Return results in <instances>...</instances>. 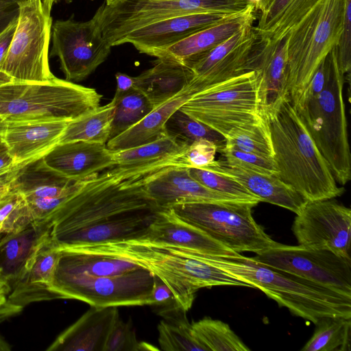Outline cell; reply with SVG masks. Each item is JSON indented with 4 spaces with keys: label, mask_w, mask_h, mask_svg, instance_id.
Listing matches in <instances>:
<instances>
[{
    "label": "cell",
    "mask_w": 351,
    "mask_h": 351,
    "mask_svg": "<svg viewBox=\"0 0 351 351\" xmlns=\"http://www.w3.org/2000/svg\"><path fill=\"white\" fill-rule=\"evenodd\" d=\"M180 163L114 166L84 181L47 219L52 241L61 248L142 239L162 210L147 194L146 180Z\"/></svg>",
    "instance_id": "cell-1"
},
{
    "label": "cell",
    "mask_w": 351,
    "mask_h": 351,
    "mask_svg": "<svg viewBox=\"0 0 351 351\" xmlns=\"http://www.w3.org/2000/svg\"><path fill=\"white\" fill-rule=\"evenodd\" d=\"M34 221L25 197L12 189L0 200V234L17 232Z\"/></svg>",
    "instance_id": "cell-41"
},
{
    "label": "cell",
    "mask_w": 351,
    "mask_h": 351,
    "mask_svg": "<svg viewBox=\"0 0 351 351\" xmlns=\"http://www.w3.org/2000/svg\"><path fill=\"white\" fill-rule=\"evenodd\" d=\"M193 94L186 88L166 102L154 108L136 124L108 140V149L115 152L146 144L167 134L166 123Z\"/></svg>",
    "instance_id": "cell-29"
},
{
    "label": "cell",
    "mask_w": 351,
    "mask_h": 351,
    "mask_svg": "<svg viewBox=\"0 0 351 351\" xmlns=\"http://www.w3.org/2000/svg\"><path fill=\"white\" fill-rule=\"evenodd\" d=\"M17 12L18 6L15 0H0V30L9 23Z\"/></svg>",
    "instance_id": "cell-52"
},
{
    "label": "cell",
    "mask_w": 351,
    "mask_h": 351,
    "mask_svg": "<svg viewBox=\"0 0 351 351\" xmlns=\"http://www.w3.org/2000/svg\"><path fill=\"white\" fill-rule=\"evenodd\" d=\"M140 344L130 320L125 322L119 317L108 336L104 351H139Z\"/></svg>",
    "instance_id": "cell-44"
},
{
    "label": "cell",
    "mask_w": 351,
    "mask_h": 351,
    "mask_svg": "<svg viewBox=\"0 0 351 351\" xmlns=\"http://www.w3.org/2000/svg\"><path fill=\"white\" fill-rule=\"evenodd\" d=\"M252 258L351 297V259L328 250L280 243Z\"/></svg>",
    "instance_id": "cell-14"
},
{
    "label": "cell",
    "mask_w": 351,
    "mask_h": 351,
    "mask_svg": "<svg viewBox=\"0 0 351 351\" xmlns=\"http://www.w3.org/2000/svg\"><path fill=\"white\" fill-rule=\"evenodd\" d=\"M154 276L151 306L158 308V314L164 318L174 316L184 311L178 303L173 292L158 276Z\"/></svg>",
    "instance_id": "cell-45"
},
{
    "label": "cell",
    "mask_w": 351,
    "mask_h": 351,
    "mask_svg": "<svg viewBox=\"0 0 351 351\" xmlns=\"http://www.w3.org/2000/svg\"><path fill=\"white\" fill-rule=\"evenodd\" d=\"M119 317L117 306H92L62 332L49 351H104L108 336Z\"/></svg>",
    "instance_id": "cell-24"
},
{
    "label": "cell",
    "mask_w": 351,
    "mask_h": 351,
    "mask_svg": "<svg viewBox=\"0 0 351 351\" xmlns=\"http://www.w3.org/2000/svg\"><path fill=\"white\" fill-rule=\"evenodd\" d=\"M49 230L48 222L32 221L21 230L5 234L0 239V274L10 285L18 278L36 245Z\"/></svg>",
    "instance_id": "cell-31"
},
{
    "label": "cell",
    "mask_w": 351,
    "mask_h": 351,
    "mask_svg": "<svg viewBox=\"0 0 351 351\" xmlns=\"http://www.w3.org/2000/svg\"><path fill=\"white\" fill-rule=\"evenodd\" d=\"M59 248L52 241L49 230L38 241L18 278L10 286L8 300L23 308L27 304L50 300L51 284Z\"/></svg>",
    "instance_id": "cell-20"
},
{
    "label": "cell",
    "mask_w": 351,
    "mask_h": 351,
    "mask_svg": "<svg viewBox=\"0 0 351 351\" xmlns=\"http://www.w3.org/2000/svg\"><path fill=\"white\" fill-rule=\"evenodd\" d=\"M145 189L162 209L182 203L245 202L204 186L190 176L188 167L180 165L165 167L152 173L146 180Z\"/></svg>",
    "instance_id": "cell-18"
},
{
    "label": "cell",
    "mask_w": 351,
    "mask_h": 351,
    "mask_svg": "<svg viewBox=\"0 0 351 351\" xmlns=\"http://www.w3.org/2000/svg\"><path fill=\"white\" fill-rule=\"evenodd\" d=\"M17 21V14L14 16L9 23L0 30V63L9 47L12 40Z\"/></svg>",
    "instance_id": "cell-51"
},
{
    "label": "cell",
    "mask_w": 351,
    "mask_h": 351,
    "mask_svg": "<svg viewBox=\"0 0 351 351\" xmlns=\"http://www.w3.org/2000/svg\"><path fill=\"white\" fill-rule=\"evenodd\" d=\"M192 79L191 70L171 60L157 58L153 66L134 77V88L155 108L185 89Z\"/></svg>",
    "instance_id": "cell-28"
},
{
    "label": "cell",
    "mask_w": 351,
    "mask_h": 351,
    "mask_svg": "<svg viewBox=\"0 0 351 351\" xmlns=\"http://www.w3.org/2000/svg\"><path fill=\"white\" fill-rule=\"evenodd\" d=\"M217 146L212 142L201 140L191 143L182 155L186 167L205 166L215 160Z\"/></svg>",
    "instance_id": "cell-47"
},
{
    "label": "cell",
    "mask_w": 351,
    "mask_h": 351,
    "mask_svg": "<svg viewBox=\"0 0 351 351\" xmlns=\"http://www.w3.org/2000/svg\"><path fill=\"white\" fill-rule=\"evenodd\" d=\"M10 289H6V288H0V295L5 294L8 295L10 293Z\"/></svg>",
    "instance_id": "cell-60"
},
{
    "label": "cell",
    "mask_w": 351,
    "mask_h": 351,
    "mask_svg": "<svg viewBox=\"0 0 351 351\" xmlns=\"http://www.w3.org/2000/svg\"><path fill=\"white\" fill-rule=\"evenodd\" d=\"M2 120H3V119H2L1 118H0V123L1 122V121H2Z\"/></svg>",
    "instance_id": "cell-63"
},
{
    "label": "cell",
    "mask_w": 351,
    "mask_h": 351,
    "mask_svg": "<svg viewBox=\"0 0 351 351\" xmlns=\"http://www.w3.org/2000/svg\"><path fill=\"white\" fill-rule=\"evenodd\" d=\"M20 306L11 303L8 300V295H0V322L22 311Z\"/></svg>",
    "instance_id": "cell-53"
},
{
    "label": "cell",
    "mask_w": 351,
    "mask_h": 351,
    "mask_svg": "<svg viewBox=\"0 0 351 351\" xmlns=\"http://www.w3.org/2000/svg\"><path fill=\"white\" fill-rule=\"evenodd\" d=\"M351 318L326 316L315 324L314 332L302 351H350Z\"/></svg>",
    "instance_id": "cell-34"
},
{
    "label": "cell",
    "mask_w": 351,
    "mask_h": 351,
    "mask_svg": "<svg viewBox=\"0 0 351 351\" xmlns=\"http://www.w3.org/2000/svg\"><path fill=\"white\" fill-rule=\"evenodd\" d=\"M202 256L210 265L260 289L280 306L306 321L315 324L326 316L351 318V297L240 253Z\"/></svg>",
    "instance_id": "cell-3"
},
{
    "label": "cell",
    "mask_w": 351,
    "mask_h": 351,
    "mask_svg": "<svg viewBox=\"0 0 351 351\" xmlns=\"http://www.w3.org/2000/svg\"><path fill=\"white\" fill-rule=\"evenodd\" d=\"M190 176L204 186L216 192L257 205L261 199L235 180L204 167L188 168Z\"/></svg>",
    "instance_id": "cell-40"
},
{
    "label": "cell",
    "mask_w": 351,
    "mask_h": 351,
    "mask_svg": "<svg viewBox=\"0 0 351 351\" xmlns=\"http://www.w3.org/2000/svg\"><path fill=\"white\" fill-rule=\"evenodd\" d=\"M29 162L30 161L14 165L0 170V200L12 190V182L19 171Z\"/></svg>",
    "instance_id": "cell-50"
},
{
    "label": "cell",
    "mask_w": 351,
    "mask_h": 351,
    "mask_svg": "<svg viewBox=\"0 0 351 351\" xmlns=\"http://www.w3.org/2000/svg\"><path fill=\"white\" fill-rule=\"evenodd\" d=\"M287 36L274 44L258 43L247 66L258 77V97L263 111L287 95Z\"/></svg>",
    "instance_id": "cell-25"
},
{
    "label": "cell",
    "mask_w": 351,
    "mask_h": 351,
    "mask_svg": "<svg viewBox=\"0 0 351 351\" xmlns=\"http://www.w3.org/2000/svg\"><path fill=\"white\" fill-rule=\"evenodd\" d=\"M72 194L49 198L25 197L34 221L47 222L51 214Z\"/></svg>",
    "instance_id": "cell-48"
},
{
    "label": "cell",
    "mask_w": 351,
    "mask_h": 351,
    "mask_svg": "<svg viewBox=\"0 0 351 351\" xmlns=\"http://www.w3.org/2000/svg\"><path fill=\"white\" fill-rule=\"evenodd\" d=\"M79 247L101 252L147 269L160 278L173 292L178 303L188 311L201 288L216 286L250 287L220 269L210 265L202 254L184 247L142 239L108 242Z\"/></svg>",
    "instance_id": "cell-4"
},
{
    "label": "cell",
    "mask_w": 351,
    "mask_h": 351,
    "mask_svg": "<svg viewBox=\"0 0 351 351\" xmlns=\"http://www.w3.org/2000/svg\"><path fill=\"white\" fill-rule=\"evenodd\" d=\"M328 77L319 94L294 108L317 149L341 185L351 178V159L346 108L343 98L344 75L335 47L329 53Z\"/></svg>",
    "instance_id": "cell-5"
},
{
    "label": "cell",
    "mask_w": 351,
    "mask_h": 351,
    "mask_svg": "<svg viewBox=\"0 0 351 351\" xmlns=\"http://www.w3.org/2000/svg\"><path fill=\"white\" fill-rule=\"evenodd\" d=\"M117 0H105V4L106 5H110L111 4H112L113 3H114L115 1H117Z\"/></svg>",
    "instance_id": "cell-61"
},
{
    "label": "cell",
    "mask_w": 351,
    "mask_h": 351,
    "mask_svg": "<svg viewBox=\"0 0 351 351\" xmlns=\"http://www.w3.org/2000/svg\"><path fill=\"white\" fill-rule=\"evenodd\" d=\"M12 82L13 80L9 75L0 71V86Z\"/></svg>",
    "instance_id": "cell-57"
},
{
    "label": "cell",
    "mask_w": 351,
    "mask_h": 351,
    "mask_svg": "<svg viewBox=\"0 0 351 351\" xmlns=\"http://www.w3.org/2000/svg\"><path fill=\"white\" fill-rule=\"evenodd\" d=\"M141 239L211 255L231 256L237 253L199 228L182 220L170 208L159 212L147 234Z\"/></svg>",
    "instance_id": "cell-23"
},
{
    "label": "cell",
    "mask_w": 351,
    "mask_h": 351,
    "mask_svg": "<svg viewBox=\"0 0 351 351\" xmlns=\"http://www.w3.org/2000/svg\"><path fill=\"white\" fill-rule=\"evenodd\" d=\"M115 77L117 81V93H124L134 88V77L119 72L116 73Z\"/></svg>",
    "instance_id": "cell-54"
},
{
    "label": "cell",
    "mask_w": 351,
    "mask_h": 351,
    "mask_svg": "<svg viewBox=\"0 0 351 351\" xmlns=\"http://www.w3.org/2000/svg\"><path fill=\"white\" fill-rule=\"evenodd\" d=\"M100 12L99 7L87 21H77L72 14L68 19L52 23V46L49 55L58 58L66 80H84L110 53L112 47L104 38L100 27Z\"/></svg>",
    "instance_id": "cell-13"
},
{
    "label": "cell",
    "mask_w": 351,
    "mask_h": 351,
    "mask_svg": "<svg viewBox=\"0 0 351 351\" xmlns=\"http://www.w3.org/2000/svg\"><path fill=\"white\" fill-rule=\"evenodd\" d=\"M196 339L207 351H249L230 326L217 319L203 318L191 324Z\"/></svg>",
    "instance_id": "cell-35"
},
{
    "label": "cell",
    "mask_w": 351,
    "mask_h": 351,
    "mask_svg": "<svg viewBox=\"0 0 351 351\" xmlns=\"http://www.w3.org/2000/svg\"><path fill=\"white\" fill-rule=\"evenodd\" d=\"M247 202H191L168 208L182 220L199 228L237 253H263L278 244L254 219Z\"/></svg>",
    "instance_id": "cell-9"
},
{
    "label": "cell",
    "mask_w": 351,
    "mask_h": 351,
    "mask_svg": "<svg viewBox=\"0 0 351 351\" xmlns=\"http://www.w3.org/2000/svg\"><path fill=\"white\" fill-rule=\"evenodd\" d=\"M336 49L339 66L345 75L351 68V0H346L343 27Z\"/></svg>",
    "instance_id": "cell-46"
},
{
    "label": "cell",
    "mask_w": 351,
    "mask_h": 351,
    "mask_svg": "<svg viewBox=\"0 0 351 351\" xmlns=\"http://www.w3.org/2000/svg\"><path fill=\"white\" fill-rule=\"evenodd\" d=\"M291 230L298 245L350 259L351 210L332 199L306 202Z\"/></svg>",
    "instance_id": "cell-15"
},
{
    "label": "cell",
    "mask_w": 351,
    "mask_h": 351,
    "mask_svg": "<svg viewBox=\"0 0 351 351\" xmlns=\"http://www.w3.org/2000/svg\"><path fill=\"white\" fill-rule=\"evenodd\" d=\"M154 276L140 268L120 275L53 278L50 300L75 299L91 306L150 305Z\"/></svg>",
    "instance_id": "cell-12"
},
{
    "label": "cell",
    "mask_w": 351,
    "mask_h": 351,
    "mask_svg": "<svg viewBox=\"0 0 351 351\" xmlns=\"http://www.w3.org/2000/svg\"><path fill=\"white\" fill-rule=\"evenodd\" d=\"M93 88L55 77L47 83L0 86V118L8 121L75 120L99 106Z\"/></svg>",
    "instance_id": "cell-7"
},
{
    "label": "cell",
    "mask_w": 351,
    "mask_h": 351,
    "mask_svg": "<svg viewBox=\"0 0 351 351\" xmlns=\"http://www.w3.org/2000/svg\"><path fill=\"white\" fill-rule=\"evenodd\" d=\"M16 28L0 63V71L13 82L47 83L56 76L50 70L49 43L52 18L47 17L40 0H15Z\"/></svg>",
    "instance_id": "cell-10"
},
{
    "label": "cell",
    "mask_w": 351,
    "mask_h": 351,
    "mask_svg": "<svg viewBox=\"0 0 351 351\" xmlns=\"http://www.w3.org/2000/svg\"><path fill=\"white\" fill-rule=\"evenodd\" d=\"M10 345L0 337V350H10Z\"/></svg>",
    "instance_id": "cell-58"
},
{
    "label": "cell",
    "mask_w": 351,
    "mask_h": 351,
    "mask_svg": "<svg viewBox=\"0 0 351 351\" xmlns=\"http://www.w3.org/2000/svg\"><path fill=\"white\" fill-rule=\"evenodd\" d=\"M254 4L250 0H117L100 5L99 24L111 46L133 30L168 18L189 14H235Z\"/></svg>",
    "instance_id": "cell-11"
},
{
    "label": "cell",
    "mask_w": 351,
    "mask_h": 351,
    "mask_svg": "<svg viewBox=\"0 0 351 351\" xmlns=\"http://www.w3.org/2000/svg\"><path fill=\"white\" fill-rule=\"evenodd\" d=\"M83 182L62 176L49 167L42 157L29 162L19 171L12 189L25 197H57L75 193Z\"/></svg>",
    "instance_id": "cell-30"
},
{
    "label": "cell",
    "mask_w": 351,
    "mask_h": 351,
    "mask_svg": "<svg viewBox=\"0 0 351 351\" xmlns=\"http://www.w3.org/2000/svg\"><path fill=\"white\" fill-rule=\"evenodd\" d=\"M158 343L166 351H207L194 337L186 315L165 319L158 325Z\"/></svg>",
    "instance_id": "cell-38"
},
{
    "label": "cell",
    "mask_w": 351,
    "mask_h": 351,
    "mask_svg": "<svg viewBox=\"0 0 351 351\" xmlns=\"http://www.w3.org/2000/svg\"><path fill=\"white\" fill-rule=\"evenodd\" d=\"M292 0H272L267 7L261 12L258 25L253 26L257 34L271 27Z\"/></svg>",
    "instance_id": "cell-49"
},
{
    "label": "cell",
    "mask_w": 351,
    "mask_h": 351,
    "mask_svg": "<svg viewBox=\"0 0 351 351\" xmlns=\"http://www.w3.org/2000/svg\"><path fill=\"white\" fill-rule=\"evenodd\" d=\"M346 0H319L287 35L286 92L294 106L315 71L337 46Z\"/></svg>",
    "instance_id": "cell-6"
},
{
    "label": "cell",
    "mask_w": 351,
    "mask_h": 351,
    "mask_svg": "<svg viewBox=\"0 0 351 351\" xmlns=\"http://www.w3.org/2000/svg\"><path fill=\"white\" fill-rule=\"evenodd\" d=\"M258 43L249 25L213 49L184 65L192 73L186 88L193 95L211 85L247 71L248 62Z\"/></svg>",
    "instance_id": "cell-16"
},
{
    "label": "cell",
    "mask_w": 351,
    "mask_h": 351,
    "mask_svg": "<svg viewBox=\"0 0 351 351\" xmlns=\"http://www.w3.org/2000/svg\"><path fill=\"white\" fill-rule=\"evenodd\" d=\"M318 1L292 0L271 27L256 34L258 41L263 44H274L285 38Z\"/></svg>",
    "instance_id": "cell-42"
},
{
    "label": "cell",
    "mask_w": 351,
    "mask_h": 351,
    "mask_svg": "<svg viewBox=\"0 0 351 351\" xmlns=\"http://www.w3.org/2000/svg\"><path fill=\"white\" fill-rule=\"evenodd\" d=\"M225 147L273 158L274 150L266 119L249 128L231 131L226 137Z\"/></svg>",
    "instance_id": "cell-39"
},
{
    "label": "cell",
    "mask_w": 351,
    "mask_h": 351,
    "mask_svg": "<svg viewBox=\"0 0 351 351\" xmlns=\"http://www.w3.org/2000/svg\"><path fill=\"white\" fill-rule=\"evenodd\" d=\"M189 144L167 134L152 142L113 152L115 166L136 167L169 162H181L186 167L182 155Z\"/></svg>",
    "instance_id": "cell-32"
},
{
    "label": "cell",
    "mask_w": 351,
    "mask_h": 351,
    "mask_svg": "<svg viewBox=\"0 0 351 351\" xmlns=\"http://www.w3.org/2000/svg\"><path fill=\"white\" fill-rule=\"evenodd\" d=\"M272 0H258L256 3V10H258L261 12L264 10Z\"/></svg>",
    "instance_id": "cell-56"
},
{
    "label": "cell",
    "mask_w": 351,
    "mask_h": 351,
    "mask_svg": "<svg viewBox=\"0 0 351 351\" xmlns=\"http://www.w3.org/2000/svg\"><path fill=\"white\" fill-rule=\"evenodd\" d=\"M60 1H64L66 3H69L73 0H40L44 12L47 17H51V12L53 5Z\"/></svg>",
    "instance_id": "cell-55"
},
{
    "label": "cell",
    "mask_w": 351,
    "mask_h": 351,
    "mask_svg": "<svg viewBox=\"0 0 351 351\" xmlns=\"http://www.w3.org/2000/svg\"><path fill=\"white\" fill-rule=\"evenodd\" d=\"M0 288L10 289V285L1 277L0 274Z\"/></svg>",
    "instance_id": "cell-59"
},
{
    "label": "cell",
    "mask_w": 351,
    "mask_h": 351,
    "mask_svg": "<svg viewBox=\"0 0 351 351\" xmlns=\"http://www.w3.org/2000/svg\"><path fill=\"white\" fill-rule=\"evenodd\" d=\"M219 152L227 165L269 175L276 176L278 173L274 158L225 146Z\"/></svg>",
    "instance_id": "cell-43"
},
{
    "label": "cell",
    "mask_w": 351,
    "mask_h": 351,
    "mask_svg": "<svg viewBox=\"0 0 351 351\" xmlns=\"http://www.w3.org/2000/svg\"><path fill=\"white\" fill-rule=\"evenodd\" d=\"M252 3L256 4L258 0H250Z\"/></svg>",
    "instance_id": "cell-62"
},
{
    "label": "cell",
    "mask_w": 351,
    "mask_h": 351,
    "mask_svg": "<svg viewBox=\"0 0 351 351\" xmlns=\"http://www.w3.org/2000/svg\"><path fill=\"white\" fill-rule=\"evenodd\" d=\"M112 100L114 111L109 140L136 124L154 108L147 97L135 88L124 93H115Z\"/></svg>",
    "instance_id": "cell-36"
},
{
    "label": "cell",
    "mask_w": 351,
    "mask_h": 351,
    "mask_svg": "<svg viewBox=\"0 0 351 351\" xmlns=\"http://www.w3.org/2000/svg\"><path fill=\"white\" fill-rule=\"evenodd\" d=\"M256 8L251 4L213 25L200 29L181 40L149 56L178 62L182 64L218 46L244 27L256 20Z\"/></svg>",
    "instance_id": "cell-22"
},
{
    "label": "cell",
    "mask_w": 351,
    "mask_h": 351,
    "mask_svg": "<svg viewBox=\"0 0 351 351\" xmlns=\"http://www.w3.org/2000/svg\"><path fill=\"white\" fill-rule=\"evenodd\" d=\"M167 133L188 143L206 140L213 143L219 152L226 144V138L209 126L178 109L166 123Z\"/></svg>",
    "instance_id": "cell-37"
},
{
    "label": "cell",
    "mask_w": 351,
    "mask_h": 351,
    "mask_svg": "<svg viewBox=\"0 0 351 351\" xmlns=\"http://www.w3.org/2000/svg\"><path fill=\"white\" fill-rule=\"evenodd\" d=\"M233 14L204 12L168 18L133 30L125 36L118 45L130 43L140 53L149 55Z\"/></svg>",
    "instance_id": "cell-19"
},
{
    "label": "cell",
    "mask_w": 351,
    "mask_h": 351,
    "mask_svg": "<svg viewBox=\"0 0 351 351\" xmlns=\"http://www.w3.org/2000/svg\"><path fill=\"white\" fill-rule=\"evenodd\" d=\"M202 167L235 180L261 202L282 207L295 214L306 202L291 186L275 175L229 166L221 159Z\"/></svg>",
    "instance_id": "cell-26"
},
{
    "label": "cell",
    "mask_w": 351,
    "mask_h": 351,
    "mask_svg": "<svg viewBox=\"0 0 351 351\" xmlns=\"http://www.w3.org/2000/svg\"><path fill=\"white\" fill-rule=\"evenodd\" d=\"M272 143L276 176L306 201L341 196L328 162L317 149L287 95L264 110Z\"/></svg>",
    "instance_id": "cell-2"
},
{
    "label": "cell",
    "mask_w": 351,
    "mask_h": 351,
    "mask_svg": "<svg viewBox=\"0 0 351 351\" xmlns=\"http://www.w3.org/2000/svg\"><path fill=\"white\" fill-rule=\"evenodd\" d=\"M141 267L130 261L101 252L79 247H61L53 278L116 276Z\"/></svg>",
    "instance_id": "cell-27"
},
{
    "label": "cell",
    "mask_w": 351,
    "mask_h": 351,
    "mask_svg": "<svg viewBox=\"0 0 351 351\" xmlns=\"http://www.w3.org/2000/svg\"><path fill=\"white\" fill-rule=\"evenodd\" d=\"M69 121H8L0 123V141L14 164L43 157L58 144Z\"/></svg>",
    "instance_id": "cell-17"
},
{
    "label": "cell",
    "mask_w": 351,
    "mask_h": 351,
    "mask_svg": "<svg viewBox=\"0 0 351 351\" xmlns=\"http://www.w3.org/2000/svg\"><path fill=\"white\" fill-rule=\"evenodd\" d=\"M114 111L112 101L104 106L68 123L60 143L71 141H86L106 144L110 134Z\"/></svg>",
    "instance_id": "cell-33"
},
{
    "label": "cell",
    "mask_w": 351,
    "mask_h": 351,
    "mask_svg": "<svg viewBox=\"0 0 351 351\" xmlns=\"http://www.w3.org/2000/svg\"><path fill=\"white\" fill-rule=\"evenodd\" d=\"M258 85V73L245 71L194 93L180 110L226 138L265 120Z\"/></svg>",
    "instance_id": "cell-8"
},
{
    "label": "cell",
    "mask_w": 351,
    "mask_h": 351,
    "mask_svg": "<svg viewBox=\"0 0 351 351\" xmlns=\"http://www.w3.org/2000/svg\"><path fill=\"white\" fill-rule=\"evenodd\" d=\"M43 159L51 169L74 182L84 181L116 165L106 144L82 141L60 143Z\"/></svg>",
    "instance_id": "cell-21"
}]
</instances>
